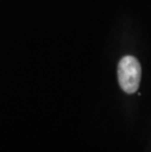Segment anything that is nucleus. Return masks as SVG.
<instances>
[{
  "label": "nucleus",
  "mask_w": 151,
  "mask_h": 152,
  "mask_svg": "<svg viewBox=\"0 0 151 152\" xmlns=\"http://www.w3.org/2000/svg\"><path fill=\"white\" fill-rule=\"evenodd\" d=\"M141 77V67L133 56H125L118 65V80L121 88L131 94L139 89Z\"/></svg>",
  "instance_id": "obj_1"
}]
</instances>
